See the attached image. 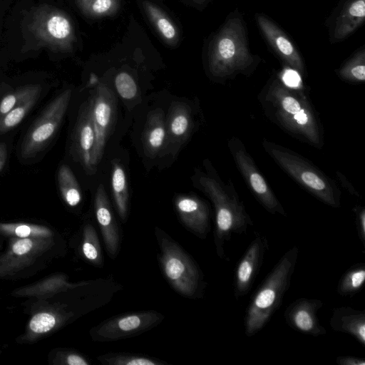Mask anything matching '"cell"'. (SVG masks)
<instances>
[{
  "instance_id": "41",
  "label": "cell",
  "mask_w": 365,
  "mask_h": 365,
  "mask_svg": "<svg viewBox=\"0 0 365 365\" xmlns=\"http://www.w3.org/2000/svg\"><path fill=\"white\" fill-rule=\"evenodd\" d=\"M11 87L5 83H0V101L1 98L11 90Z\"/></svg>"
},
{
  "instance_id": "27",
  "label": "cell",
  "mask_w": 365,
  "mask_h": 365,
  "mask_svg": "<svg viewBox=\"0 0 365 365\" xmlns=\"http://www.w3.org/2000/svg\"><path fill=\"white\" fill-rule=\"evenodd\" d=\"M78 8L88 17L99 19L117 13L120 0H75Z\"/></svg>"
},
{
  "instance_id": "25",
  "label": "cell",
  "mask_w": 365,
  "mask_h": 365,
  "mask_svg": "<svg viewBox=\"0 0 365 365\" xmlns=\"http://www.w3.org/2000/svg\"><path fill=\"white\" fill-rule=\"evenodd\" d=\"M58 188L65 202L71 207L81 201L82 195L79 184L70 167L61 165L58 170Z\"/></svg>"
},
{
  "instance_id": "24",
  "label": "cell",
  "mask_w": 365,
  "mask_h": 365,
  "mask_svg": "<svg viewBox=\"0 0 365 365\" xmlns=\"http://www.w3.org/2000/svg\"><path fill=\"white\" fill-rule=\"evenodd\" d=\"M365 282V263L351 266L340 277L336 292L341 297H352L358 294Z\"/></svg>"
},
{
  "instance_id": "2",
  "label": "cell",
  "mask_w": 365,
  "mask_h": 365,
  "mask_svg": "<svg viewBox=\"0 0 365 365\" xmlns=\"http://www.w3.org/2000/svg\"><path fill=\"white\" fill-rule=\"evenodd\" d=\"M299 252L297 245L288 250L253 293L244 317V330L247 337L259 332L281 307L291 286Z\"/></svg>"
},
{
  "instance_id": "22",
  "label": "cell",
  "mask_w": 365,
  "mask_h": 365,
  "mask_svg": "<svg viewBox=\"0 0 365 365\" xmlns=\"http://www.w3.org/2000/svg\"><path fill=\"white\" fill-rule=\"evenodd\" d=\"M365 0H350L339 14L334 27L333 36L336 41L351 34L364 21Z\"/></svg>"
},
{
  "instance_id": "14",
  "label": "cell",
  "mask_w": 365,
  "mask_h": 365,
  "mask_svg": "<svg viewBox=\"0 0 365 365\" xmlns=\"http://www.w3.org/2000/svg\"><path fill=\"white\" fill-rule=\"evenodd\" d=\"M324 302L318 299L301 297L286 308L284 317L287 324L296 331L312 336L326 334V329L319 323L318 311Z\"/></svg>"
},
{
  "instance_id": "35",
  "label": "cell",
  "mask_w": 365,
  "mask_h": 365,
  "mask_svg": "<svg viewBox=\"0 0 365 365\" xmlns=\"http://www.w3.org/2000/svg\"><path fill=\"white\" fill-rule=\"evenodd\" d=\"M283 83L290 88H298L301 84V78L294 70L287 71L282 77Z\"/></svg>"
},
{
  "instance_id": "28",
  "label": "cell",
  "mask_w": 365,
  "mask_h": 365,
  "mask_svg": "<svg viewBox=\"0 0 365 365\" xmlns=\"http://www.w3.org/2000/svg\"><path fill=\"white\" fill-rule=\"evenodd\" d=\"M98 360L104 365H163L165 362L158 359L141 355L125 354H106L98 356Z\"/></svg>"
},
{
  "instance_id": "29",
  "label": "cell",
  "mask_w": 365,
  "mask_h": 365,
  "mask_svg": "<svg viewBox=\"0 0 365 365\" xmlns=\"http://www.w3.org/2000/svg\"><path fill=\"white\" fill-rule=\"evenodd\" d=\"M41 90L39 84H29L7 93L0 101V119L26 98Z\"/></svg>"
},
{
  "instance_id": "23",
  "label": "cell",
  "mask_w": 365,
  "mask_h": 365,
  "mask_svg": "<svg viewBox=\"0 0 365 365\" xmlns=\"http://www.w3.org/2000/svg\"><path fill=\"white\" fill-rule=\"evenodd\" d=\"M110 183L116 210L121 220L125 222L128 216L129 193L125 170L117 160L113 162Z\"/></svg>"
},
{
  "instance_id": "32",
  "label": "cell",
  "mask_w": 365,
  "mask_h": 365,
  "mask_svg": "<svg viewBox=\"0 0 365 365\" xmlns=\"http://www.w3.org/2000/svg\"><path fill=\"white\" fill-rule=\"evenodd\" d=\"M115 86L119 95L124 99L130 100L138 93V86L133 78L127 72L122 71L115 78Z\"/></svg>"
},
{
  "instance_id": "30",
  "label": "cell",
  "mask_w": 365,
  "mask_h": 365,
  "mask_svg": "<svg viewBox=\"0 0 365 365\" xmlns=\"http://www.w3.org/2000/svg\"><path fill=\"white\" fill-rule=\"evenodd\" d=\"M82 252L84 257L93 264H101L102 256L99 240L96 231L91 225H88L85 228Z\"/></svg>"
},
{
  "instance_id": "16",
  "label": "cell",
  "mask_w": 365,
  "mask_h": 365,
  "mask_svg": "<svg viewBox=\"0 0 365 365\" xmlns=\"http://www.w3.org/2000/svg\"><path fill=\"white\" fill-rule=\"evenodd\" d=\"M175 207L182 223L200 239L210 232V209L197 196L179 195L175 199Z\"/></svg>"
},
{
  "instance_id": "34",
  "label": "cell",
  "mask_w": 365,
  "mask_h": 365,
  "mask_svg": "<svg viewBox=\"0 0 365 365\" xmlns=\"http://www.w3.org/2000/svg\"><path fill=\"white\" fill-rule=\"evenodd\" d=\"M355 213V222L356 232L359 241L365 248V209L364 207L357 206L354 209Z\"/></svg>"
},
{
  "instance_id": "3",
  "label": "cell",
  "mask_w": 365,
  "mask_h": 365,
  "mask_svg": "<svg viewBox=\"0 0 365 365\" xmlns=\"http://www.w3.org/2000/svg\"><path fill=\"white\" fill-rule=\"evenodd\" d=\"M200 188L210 197L215 212L214 242L217 256L227 260L225 245L234 235L246 234L253 222L234 188L206 175L198 178Z\"/></svg>"
},
{
  "instance_id": "36",
  "label": "cell",
  "mask_w": 365,
  "mask_h": 365,
  "mask_svg": "<svg viewBox=\"0 0 365 365\" xmlns=\"http://www.w3.org/2000/svg\"><path fill=\"white\" fill-rule=\"evenodd\" d=\"M336 362L339 365H365V359L354 356H339Z\"/></svg>"
},
{
  "instance_id": "33",
  "label": "cell",
  "mask_w": 365,
  "mask_h": 365,
  "mask_svg": "<svg viewBox=\"0 0 365 365\" xmlns=\"http://www.w3.org/2000/svg\"><path fill=\"white\" fill-rule=\"evenodd\" d=\"M56 324L55 317L48 313H39L31 319L29 327L36 333H45L51 330Z\"/></svg>"
},
{
  "instance_id": "12",
  "label": "cell",
  "mask_w": 365,
  "mask_h": 365,
  "mask_svg": "<svg viewBox=\"0 0 365 365\" xmlns=\"http://www.w3.org/2000/svg\"><path fill=\"white\" fill-rule=\"evenodd\" d=\"M268 250L269 242L267 237L261 234L256 235L235 269L233 291L236 299H240L249 293L264 263Z\"/></svg>"
},
{
  "instance_id": "10",
  "label": "cell",
  "mask_w": 365,
  "mask_h": 365,
  "mask_svg": "<svg viewBox=\"0 0 365 365\" xmlns=\"http://www.w3.org/2000/svg\"><path fill=\"white\" fill-rule=\"evenodd\" d=\"M229 148L238 170L261 205L271 214L286 217L285 210L258 170L242 142L233 138L229 142Z\"/></svg>"
},
{
  "instance_id": "1",
  "label": "cell",
  "mask_w": 365,
  "mask_h": 365,
  "mask_svg": "<svg viewBox=\"0 0 365 365\" xmlns=\"http://www.w3.org/2000/svg\"><path fill=\"white\" fill-rule=\"evenodd\" d=\"M262 105L269 117L286 130L313 145L320 144L319 119L307 96L297 88L274 80L264 92Z\"/></svg>"
},
{
  "instance_id": "8",
  "label": "cell",
  "mask_w": 365,
  "mask_h": 365,
  "mask_svg": "<svg viewBox=\"0 0 365 365\" xmlns=\"http://www.w3.org/2000/svg\"><path fill=\"white\" fill-rule=\"evenodd\" d=\"M72 96L66 89L53 99L28 130L21 145L23 158L34 157L51 140L62 122Z\"/></svg>"
},
{
  "instance_id": "40",
  "label": "cell",
  "mask_w": 365,
  "mask_h": 365,
  "mask_svg": "<svg viewBox=\"0 0 365 365\" xmlns=\"http://www.w3.org/2000/svg\"><path fill=\"white\" fill-rule=\"evenodd\" d=\"M17 236L25 237L29 235L31 228L27 225H19L15 230Z\"/></svg>"
},
{
  "instance_id": "39",
  "label": "cell",
  "mask_w": 365,
  "mask_h": 365,
  "mask_svg": "<svg viewBox=\"0 0 365 365\" xmlns=\"http://www.w3.org/2000/svg\"><path fill=\"white\" fill-rule=\"evenodd\" d=\"M7 160V147L4 143H0V172L3 170Z\"/></svg>"
},
{
  "instance_id": "38",
  "label": "cell",
  "mask_w": 365,
  "mask_h": 365,
  "mask_svg": "<svg viewBox=\"0 0 365 365\" xmlns=\"http://www.w3.org/2000/svg\"><path fill=\"white\" fill-rule=\"evenodd\" d=\"M66 363L69 365H88V361L83 356L77 354H70L66 358Z\"/></svg>"
},
{
  "instance_id": "13",
  "label": "cell",
  "mask_w": 365,
  "mask_h": 365,
  "mask_svg": "<svg viewBox=\"0 0 365 365\" xmlns=\"http://www.w3.org/2000/svg\"><path fill=\"white\" fill-rule=\"evenodd\" d=\"M92 106V97H90L81 106L71 146L73 158L79 163L86 172L90 175L96 173V170L91 164V154L95 141Z\"/></svg>"
},
{
  "instance_id": "19",
  "label": "cell",
  "mask_w": 365,
  "mask_h": 365,
  "mask_svg": "<svg viewBox=\"0 0 365 365\" xmlns=\"http://www.w3.org/2000/svg\"><path fill=\"white\" fill-rule=\"evenodd\" d=\"M329 326L334 331L351 335L365 347V310L336 307L332 310Z\"/></svg>"
},
{
  "instance_id": "15",
  "label": "cell",
  "mask_w": 365,
  "mask_h": 365,
  "mask_svg": "<svg viewBox=\"0 0 365 365\" xmlns=\"http://www.w3.org/2000/svg\"><path fill=\"white\" fill-rule=\"evenodd\" d=\"M192 128L189 106L181 101L172 102L165 118V140L160 153L175 155L190 135Z\"/></svg>"
},
{
  "instance_id": "7",
  "label": "cell",
  "mask_w": 365,
  "mask_h": 365,
  "mask_svg": "<svg viewBox=\"0 0 365 365\" xmlns=\"http://www.w3.org/2000/svg\"><path fill=\"white\" fill-rule=\"evenodd\" d=\"M29 29L41 44L57 51H69L76 40L73 24L63 11L43 6L34 13Z\"/></svg>"
},
{
  "instance_id": "26",
  "label": "cell",
  "mask_w": 365,
  "mask_h": 365,
  "mask_svg": "<svg viewBox=\"0 0 365 365\" xmlns=\"http://www.w3.org/2000/svg\"><path fill=\"white\" fill-rule=\"evenodd\" d=\"M41 91L28 97L0 119V135L17 126L37 102Z\"/></svg>"
},
{
  "instance_id": "4",
  "label": "cell",
  "mask_w": 365,
  "mask_h": 365,
  "mask_svg": "<svg viewBox=\"0 0 365 365\" xmlns=\"http://www.w3.org/2000/svg\"><path fill=\"white\" fill-rule=\"evenodd\" d=\"M254 62L250 53L245 29L239 17L230 18L210 42L208 67L218 78L246 71Z\"/></svg>"
},
{
  "instance_id": "31",
  "label": "cell",
  "mask_w": 365,
  "mask_h": 365,
  "mask_svg": "<svg viewBox=\"0 0 365 365\" xmlns=\"http://www.w3.org/2000/svg\"><path fill=\"white\" fill-rule=\"evenodd\" d=\"M342 78L350 81H364L365 80V52L364 50L356 53L341 68Z\"/></svg>"
},
{
  "instance_id": "17",
  "label": "cell",
  "mask_w": 365,
  "mask_h": 365,
  "mask_svg": "<svg viewBox=\"0 0 365 365\" xmlns=\"http://www.w3.org/2000/svg\"><path fill=\"white\" fill-rule=\"evenodd\" d=\"M95 212L108 255L114 258L120 247V233L112 209L102 184L95 195Z\"/></svg>"
},
{
  "instance_id": "21",
  "label": "cell",
  "mask_w": 365,
  "mask_h": 365,
  "mask_svg": "<svg viewBox=\"0 0 365 365\" xmlns=\"http://www.w3.org/2000/svg\"><path fill=\"white\" fill-rule=\"evenodd\" d=\"M141 5L148 19L163 41L170 46H176L180 39L179 31L166 12L150 0H143Z\"/></svg>"
},
{
  "instance_id": "18",
  "label": "cell",
  "mask_w": 365,
  "mask_h": 365,
  "mask_svg": "<svg viewBox=\"0 0 365 365\" xmlns=\"http://www.w3.org/2000/svg\"><path fill=\"white\" fill-rule=\"evenodd\" d=\"M256 19L264 36L279 56L294 71L302 72V59L287 35L265 16L257 14Z\"/></svg>"
},
{
  "instance_id": "37",
  "label": "cell",
  "mask_w": 365,
  "mask_h": 365,
  "mask_svg": "<svg viewBox=\"0 0 365 365\" xmlns=\"http://www.w3.org/2000/svg\"><path fill=\"white\" fill-rule=\"evenodd\" d=\"M33 242L29 239H24L17 241L13 246V251L18 255L26 254L30 251Z\"/></svg>"
},
{
  "instance_id": "5",
  "label": "cell",
  "mask_w": 365,
  "mask_h": 365,
  "mask_svg": "<svg viewBox=\"0 0 365 365\" xmlns=\"http://www.w3.org/2000/svg\"><path fill=\"white\" fill-rule=\"evenodd\" d=\"M263 148L289 175L324 203L340 206L341 192L335 183L304 158L282 145L264 140Z\"/></svg>"
},
{
  "instance_id": "42",
  "label": "cell",
  "mask_w": 365,
  "mask_h": 365,
  "mask_svg": "<svg viewBox=\"0 0 365 365\" xmlns=\"http://www.w3.org/2000/svg\"><path fill=\"white\" fill-rule=\"evenodd\" d=\"M194 4L197 5H203L206 2L208 1V0H191Z\"/></svg>"
},
{
  "instance_id": "9",
  "label": "cell",
  "mask_w": 365,
  "mask_h": 365,
  "mask_svg": "<svg viewBox=\"0 0 365 365\" xmlns=\"http://www.w3.org/2000/svg\"><path fill=\"white\" fill-rule=\"evenodd\" d=\"M91 97L95 132L91 164L96 170V166L102 159L107 141L114 128L117 114V100L114 92L102 83L97 86Z\"/></svg>"
},
{
  "instance_id": "6",
  "label": "cell",
  "mask_w": 365,
  "mask_h": 365,
  "mask_svg": "<svg viewBox=\"0 0 365 365\" xmlns=\"http://www.w3.org/2000/svg\"><path fill=\"white\" fill-rule=\"evenodd\" d=\"M163 273L170 286L181 295L195 298L204 287L203 276L197 264L179 245L156 227Z\"/></svg>"
},
{
  "instance_id": "11",
  "label": "cell",
  "mask_w": 365,
  "mask_h": 365,
  "mask_svg": "<svg viewBox=\"0 0 365 365\" xmlns=\"http://www.w3.org/2000/svg\"><path fill=\"white\" fill-rule=\"evenodd\" d=\"M163 316L155 311H143L113 317L91 329L96 341H113L137 336L158 324Z\"/></svg>"
},
{
  "instance_id": "20",
  "label": "cell",
  "mask_w": 365,
  "mask_h": 365,
  "mask_svg": "<svg viewBox=\"0 0 365 365\" xmlns=\"http://www.w3.org/2000/svg\"><path fill=\"white\" fill-rule=\"evenodd\" d=\"M165 134L164 112L161 108H155L148 113L143 131V148L147 157L154 158L161 153Z\"/></svg>"
}]
</instances>
